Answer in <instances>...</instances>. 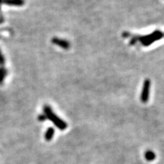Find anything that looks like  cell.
I'll return each instance as SVG.
<instances>
[{"label":"cell","instance_id":"obj_1","mask_svg":"<svg viewBox=\"0 0 164 164\" xmlns=\"http://www.w3.org/2000/svg\"><path fill=\"white\" fill-rule=\"evenodd\" d=\"M43 111L47 117V119H49L60 130H64L67 128V123L59 118L58 116H56V114L53 113V110L50 106L44 105L43 108Z\"/></svg>","mask_w":164,"mask_h":164},{"label":"cell","instance_id":"obj_2","mask_svg":"<svg viewBox=\"0 0 164 164\" xmlns=\"http://www.w3.org/2000/svg\"><path fill=\"white\" fill-rule=\"evenodd\" d=\"M164 34L161 31L156 30L150 34H148V35L146 36H137V38H138V41H140L143 44L144 46H149L151 44L155 43V41H158V40H160L163 37Z\"/></svg>","mask_w":164,"mask_h":164},{"label":"cell","instance_id":"obj_3","mask_svg":"<svg viewBox=\"0 0 164 164\" xmlns=\"http://www.w3.org/2000/svg\"><path fill=\"white\" fill-rule=\"evenodd\" d=\"M150 81L149 79H145L143 84L142 90H141L140 100L144 103H147L149 99L150 95Z\"/></svg>","mask_w":164,"mask_h":164},{"label":"cell","instance_id":"obj_4","mask_svg":"<svg viewBox=\"0 0 164 164\" xmlns=\"http://www.w3.org/2000/svg\"><path fill=\"white\" fill-rule=\"evenodd\" d=\"M51 42L53 44L58 45V47H61V48L64 49H68L71 47L70 43L68 41L64 39H60L59 38H57V37H54V38H52Z\"/></svg>","mask_w":164,"mask_h":164},{"label":"cell","instance_id":"obj_5","mask_svg":"<svg viewBox=\"0 0 164 164\" xmlns=\"http://www.w3.org/2000/svg\"><path fill=\"white\" fill-rule=\"evenodd\" d=\"M2 4L12 6H22L25 2L24 0H2Z\"/></svg>","mask_w":164,"mask_h":164},{"label":"cell","instance_id":"obj_6","mask_svg":"<svg viewBox=\"0 0 164 164\" xmlns=\"http://www.w3.org/2000/svg\"><path fill=\"white\" fill-rule=\"evenodd\" d=\"M55 133V130L53 127H49L47 129L45 135H44V138H45V140L47 141H50L52 138H53V135Z\"/></svg>","mask_w":164,"mask_h":164},{"label":"cell","instance_id":"obj_7","mask_svg":"<svg viewBox=\"0 0 164 164\" xmlns=\"http://www.w3.org/2000/svg\"><path fill=\"white\" fill-rule=\"evenodd\" d=\"M155 157H156L155 154L154 153V152H153V151L147 150L145 153V158L147 161H153L155 159Z\"/></svg>","mask_w":164,"mask_h":164},{"label":"cell","instance_id":"obj_8","mask_svg":"<svg viewBox=\"0 0 164 164\" xmlns=\"http://www.w3.org/2000/svg\"><path fill=\"white\" fill-rule=\"evenodd\" d=\"M7 74V71L6 68L1 67L0 68V84H2L5 79V77Z\"/></svg>","mask_w":164,"mask_h":164},{"label":"cell","instance_id":"obj_9","mask_svg":"<svg viewBox=\"0 0 164 164\" xmlns=\"http://www.w3.org/2000/svg\"><path fill=\"white\" fill-rule=\"evenodd\" d=\"M38 120H39V121H41V122H44V121H45V120H47V117L46 116L45 114H41V115H39V116H38Z\"/></svg>","mask_w":164,"mask_h":164},{"label":"cell","instance_id":"obj_10","mask_svg":"<svg viewBox=\"0 0 164 164\" xmlns=\"http://www.w3.org/2000/svg\"><path fill=\"white\" fill-rule=\"evenodd\" d=\"M4 63H5L4 56H3V54H2L1 50H0V64H1V65H4Z\"/></svg>","mask_w":164,"mask_h":164},{"label":"cell","instance_id":"obj_11","mask_svg":"<svg viewBox=\"0 0 164 164\" xmlns=\"http://www.w3.org/2000/svg\"><path fill=\"white\" fill-rule=\"evenodd\" d=\"M130 36H131V34L127 32H123V36L124 37V38H127V37H129Z\"/></svg>","mask_w":164,"mask_h":164},{"label":"cell","instance_id":"obj_12","mask_svg":"<svg viewBox=\"0 0 164 164\" xmlns=\"http://www.w3.org/2000/svg\"><path fill=\"white\" fill-rule=\"evenodd\" d=\"M163 36H164V35H163Z\"/></svg>","mask_w":164,"mask_h":164}]
</instances>
